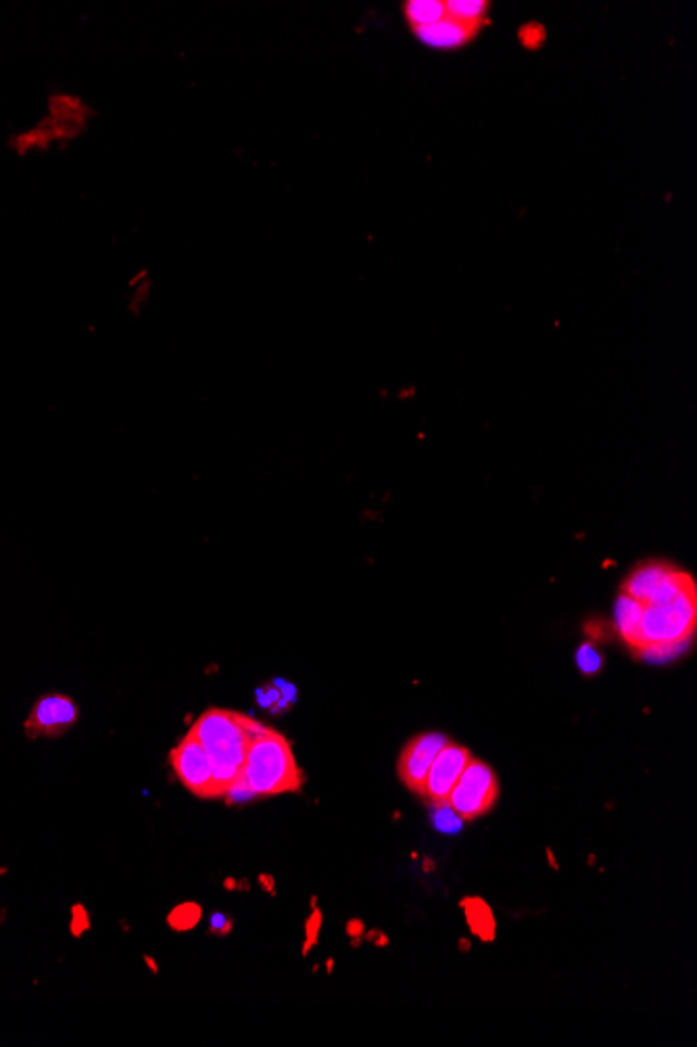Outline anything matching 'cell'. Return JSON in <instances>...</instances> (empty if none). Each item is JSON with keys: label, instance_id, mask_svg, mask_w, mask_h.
Returning <instances> with one entry per match:
<instances>
[{"label": "cell", "instance_id": "6da1fadb", "mask_svg": "<svg viewBox=\"0 0 697 1047\" xmlns=\"http://www.w3.org/2000/svg\"><path fill=\"white\" fill-rule=\"evenodd\" d=\"M259 726L255 720L230 709H207L193 724L190 732L209 757L218 797H225L241 780L248 745Z\"/></svg>", "mask_w": 697, "mask_h": 1047}, {"label": "cell", "instance_id": "7a4b0ae2", "mask_svg": "<svg viewBox=\"0 0 697 1047\" xmlns=\"http://www.w3.org/2000/svg\"><path fill=\"white\" fill-rule=\"evenodd\" d=\"M251 797H274L297 793L303 786V772L297 766L291 743L276 729L259 726L248 745L241 780Z\"/></svg>", "mask_w": 697, "mask_h": 1047}, {"label": "cell", "instance_id": "3957f363", "mask_svg": "<svg viewBox=\"0 0 697 1047\" xmlns=\"http://www.w3.org/2000/svg\"><path fill=\"white\" fill-rule=\"evenodd\" d=\"M697 586L687 582L669 598L643 605L639 637L641 646L637 655L652 646L666 644H689L696 634Z\"/></svg>", "mask_w": 697, "mask_h": 1047}, {"label": "cell", "instance_id": "277c9868", "mask_svg": "<svg viewBox=\"0 0 697 1047\" xmlns=\"http://www.w3.org/2000/svg\"><path fill=\"white\" fill-rule=\"evenodd\" d=\"M499 798L496 772L480 759H471L455 786L451 789L448 805L464 821L487 816Z\"/></svg>", "mask_w": 697, "mask_h": 1047}, {"label": "cell", "instance_id": "5b68a950", "mask_svg": "<svg viewBox=\"0 0 697 1047\" xmlns=\"http://www.w3.org/2000/svg\"><path fill=\"white\" fill-rule=\"evenodd\" d=\"M170 763L186 791L201 798L218 797L209 757L193 732H188L170 752Z\"/></svg>", "mask_w": 697, "mask_h": 1047}, {"label": "cell", "instance_id": "8992f818", "mask_svg": "<svg viewBox=\"0 0 697 1047\" xmlns=\"http://www.w3.org/2000/svg\"><path fill=\"white\" fill-rule=\"evenodd\" d=\"M692 579L694 577L689 573L675 569L669 563H646L630 573L629 579L623 584V594L641 605H648L669 598Z\"/></svg>", "mask_w": 697, "mask_h": 1047}, {"label": "cell", "instance_id": "52a82bcc", "mask_svg": "<svg viewBox=\"0 0 697 1047\" xmlns=\"http://www.w3.org/2000/svg\"><path fill=\"white\" fill-rule=\"evenodd\" d=\"M448 743H450L448 736L428 732V734H420V736L411 738L399 755V763H397L399 778H402L405 786L411 793H416L418 797H422L425 780H427L428 770H430L437 752L441 751Z\"/></svg>", "mask_w": 697, "mask_h": 1047}, {"label": "cell", "instance_id": "ba28073f", "mask_svg": "<svg viewBox=\"0 0 697 1047\" xmlns=\"http://www.w3.org/2000/svg\"><path fill=\"white\" fill-rule=\"evenodd\" d=\"M78 717L80 711L73 699L66 694H46L32 706L30 717L25 722V734L27 738H55L68 732L78 722Z\"/></svg>", "mask_w": 697, "mask_h": 1047}, {"label": "cell", "instance_id": "9c48e42d", "mask_svg": "<svg viewBox=\"0 0 697 1047\" xmlns=\"http://www.w3.org/2000/svg\"><path fill=\"white\" fill-rule=\"evenodd\" d=\"M471 759H473V755L466 747L448 743L441 751L437 752V757H434V761L428 770L422 797L427 798L430 805L448 803L451 789L455 786V782L460 780V775H462Z\"/></svg>", "mask_w": 697, "mask_h": 1047}, {"label": "cell", "instance_id": "30bf717a", "mask_svg": "<svg viewBox=\"0 0 697 1047\" xmlns=\"http://www.w3.org/2000/svg\"><path fill=\"white\" fill-rule=\"evenodd\" d=\"M476 32L478 30H474L471 25L451 20L448 13L443 20L416 30L418 38L425 45L434 46V48H457V46L466 45Z\"/></svg>", "mask_w": 697, "mask_h": 1047}, {"label": "cell", "instance_id": "8fae6325", "mask_svg": "<svg viewBox=\"0 0 697 1047\" xmlns=\"http://www.w3.org/2000/svg\"><path fill=\"white\" fill-rule=\"evenodd\" d=\"M641 611H643V605H641V602L632 600V598L625 596V594L618 596V602H616V628H618L620 637L629 644L635 653H637L639 646H641V637H639Z\"/></svg>", "mask_w": 697, "mask_h": 1047}, {"label": "cell", "instance_id": "7c38bea8", "mask_svg": "<svg viewBox=\"0 0 697 1047\" xmlns=\"http://www.w3.org/2000/svg\"><path fill=\"white\" fill-rule=\"evenodd\" d=\"M462 910H464V916H466V922L480 941L485 943H491L496 939V918H493V911L491 908L478 899V897H466L462 899Z\"/></svg>", "mask_w": 697, "mask_h": 1047}, {"label": "cell", "instance_id": "4fadbf2b", "mask_svg": "<svg viewBox=\"0 0 697 1047\" xmlns=\"http://www.w3.org/2000/svg\"><path fill=\"white\" fill-rule=\"evenodd\" d=\"M405 18L416 30L427 27L430 23H437L445 18V2H407L405 4Z\"/></svg>", "mask_w": 697, "mask_h": 1047}, {"label": "cell", "instance_id": "5bb4252c", "mask_svg": "<svg viewBox=\"0 0 697 1047\" xmlns=\"http://www.w3.org/2000/svg\"><path fill=\"white\" fill-rule=\"evenodd\" d=\"M201 913V908L197 904H184L170 913L167 922L174 931H190L199 924Z\"/></svg>", "mask_w": 697, "mask_h": 1047}, {"label": "cell", "instance_id": "9a60e30c", "mask_svg": "<svg viewBox=\"0 0 697 1047\" xmlns=\"http://www.w3.org/2000/svg\"><path fill=\"white\" fill-rule=\"evenodd\" d=\"M432 809H434L432 820L441 832H457L462 828L464 820L451 809L448 803H437V805H432Z\"/></svg>", "mask_w": 697, "mask_h": 1047}, {"label": "cell", "instance_id": "2e32d148", "mask_svg": "<svg viewBox=\"0 0 697 1047\" xmlns=\"http://www.w3.org/2000/svg\"><path fill=\"white\" fill-rule=\"evenodd\" d=\"M577 663H579V669H581L583 674H597L600 667L604 665V657L586 642V644H583V646L579 648V653H577Z\"/></svg>", "mask_w": 697, "mask_h": 1047}, {"label": "cell", "instance_id": "e0dca14e", "mask_svg": "<svg viewBox=\"0 0 697 1047\" xmlns=\"http://www.w3.org/2000/svg\"><path fill=\"white\" fill-rule=\"evenodd\" d=\"M320 924H322V913H320V910H314L312 918L307 920V943H305V950H303V954H307V952H310V947L314 945L315 934L320 933Z\"/></svg>", "mask_w": 697, "mask_h": 1047}, {"label": "cell", "instance_id": "ac0fdd59", "mask_svg": "<svg viewBox=\"0 0 697 1047\" xmlns=\"http://www.w3.org/2000/svg\"><path fill=\"white\" fill-rule=\"evenodd\" d=\"M222 920H224L222 916H213V922H211V924H213V931H216L218 927H222ZM230 927H232V922H225V929H222V933H228Z\"/></svg>", "mask_w": 697, "mask_h": 1047}, {"label": "cell", "instance_id": "d6986e66", "mask_svg": "<svg viewBox=\"0 0 697 1047\" xmlns=\"http://www.w3.org/2000/svg\"><path fill=\"white\" fill-rule=\"evenodd\" d=\"M347 933H349V934H351V933H353V934L361 933V924H360V922H349V927H347Z\"/></svg>", "mask_w": 697, "mask_h": 1047}]
</instances>
